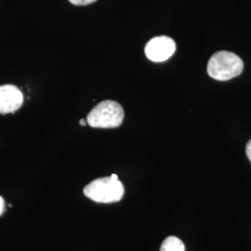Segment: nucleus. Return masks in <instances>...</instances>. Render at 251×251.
I'll return each instance as SVG.
<instances>
[{"instance_id":"1","label":"nucleus","mask_w":251,"mask_h":251,"mask_svg":"<svg viewBox=\"0 0 251 251\" xmlns=\"http://www.w3.org/2000/svg\"><path fill=\"white\" fill-rule=\"evenodd\" d=\"M83 192L86 198L94 202L111 204L122 199L125 189L117 174H113L110 177L92 180Z\"/></svg>"},{"instance_id":"2","label":"nucleus","mask_w":251,"mask_h":251,"mask_svg":"<svg viewBox=\"0 0 251 251\" xmlns=\"http://www.w3.org/2000/svg\"><path fill=\"white\" fill-rule=\"evenodd\" d=\"M244 69L242 59L230 51H218L207 63V74L213 79L227 81L240 75Z\"/></svg>"},{"instance_id":"3","label":"nucleus","mask_w":251,"mask_h":251,"mask_svg":"<svg viewBox=\"0 0 251 251\" xmlns=\"http://www.w3.org/2000/svg\"><path fill=\"white\" fill-rule=\"evenodd\" d=\"M123 119V107L115 100H106L90 111L87 117V122L91 127L115 128L121 126Z\"/></svg>"},{"instance_id":"4","label":"nucleus","mask_w":251,"mask_h":251,"mask_svg":"<svg viewBox=\"0 0 251 251\" xmlns=\"http://www.w3.org/2000/svg\"><path fill=\"white\" fill-rule=\"evenodd\" d=\"M176 44L169 36H156L145 46L146 57L154 63H162L169 60L175 52Z\"/></svg>"},{"instance_id":"5","label":"nucleus","mask_w":251,"mask_h":251,"mask_svg":"<svg viewBox=\"0 0 251 251\" xmlns=\"http://www.w3.org/2000/svg\"><path fill=\"white\" fill-rule=\"evenodd\" d=\"M24 104V94L18 87L6 84L0 86V115L13 114Z\"/></svg>"},{"instance_id":"6","label":"nucleus","mask_w":251,"mask_h":251,"mask_svg":"<svg viewBox=\"0 0 251 251\" xmlns=\"http://www.w3.org/2000/svg\"><path fill=\"white\" fill-rule=\"evenodd\" d=\"M160 251H185V246L179 238L171 235L162 243Z\"/></svg>"},{"instance_id":"7","label":"nucleus","mask_w":251,"mask_h":251,"mask_svg":"<svg viewBox=\"0 0 251 251\" xmlns=\"http://www.w3.org/2000/svg\"><path fill=\"white\" fill-rule=\"evenodd\" d=\"M70 3L75 6H87L96 2L97 0H69Z\"/></svg>"},{"instance_id":"8","label":"nucleus","mask_w":251,"mask_h":251,"mask_svg":"<svg viewBox=\"0 0 251 251\" xmlns=\"http://www.w3.org/2000/svg\"><path fill=\"white\" fill-rule=\"evenodd\" d=\"M246 153H247L248 158H249L250 161L251 162V140L248 143L247 146H246Z\"/></svg>"},{"instance_id":"9","label":"nucleus","mask_w":251,"mask_h":251,"mask_svg":"<svg viewBox=\"0 0 251 251\" xmlns=\"http://www.w3.org/2000/svg\"><path fill=\"white\" fill-rule=\"evenodd\" d=\"M5 211V201L2 197H0V216Z\"/></svg>"},{"instance_id":"10","label":"nucleus","mask_w":251,"mask_h":251,"mask_svg":"<svg viewBox=\"0 0 251 251\" xmlns=\"http://www.w3.org/2000/svg\"><path fill=\"white\" fill-rule=\"evenodd\" d=\"M79 124L81 126H86L88 124V122H87V120H85V119H81L80 121H79Z\"/></svg>"}]
</instances>
